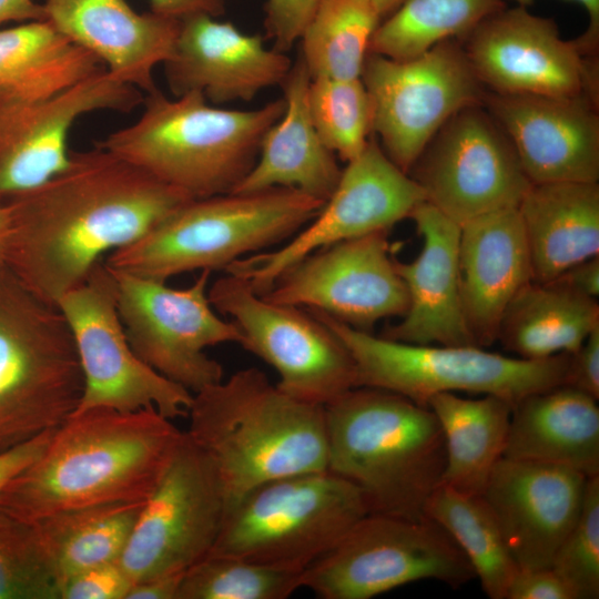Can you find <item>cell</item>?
Here are the masks:
<instances>
[{"mask_svg":"<svg viewBox=\"0 0 599 599\" xmlns=\"http://www.w3.org/2000/svg\"><path fill=\"white\" fill-rule=\"evenodd\" d=\"M190 200L98 144L71 151L65 169L6 204L11 232L4 267L57 306L104 253L136 241Z\"/></svg>","mask_w":599,"mask_h":599,"instance_id":"1","label":"cell"},{"mask_svg":"<svg viewBox=\"0 0 599 599\" xmlns=\"http://www.w3.org/2000/svg\"><path fill=\"white\" fill-rule=\"evenodd\" d=\"M182 435L155 408L73 414L4 486L0 510L33 522L77 508L145 501Z\"/></svg>","mask_w":599,"mask_h":599,"instance_id":"2","label":"cell"},{"mask_svg":"<svg viewBox=\"0 0 599 599\" xmlns=\"http://www.w3.org/2000/svg\"><path fill=\"white\" fill-rule=\"evenodd\" d=\"M187 436L210 457L227 506L256 486L327 469L325 406L296 399L255 367L193 394Z\"/></svg>","mask_w":599,"mask_h":599,"instance_id":"3","label":"cell"},{"mask_svg":"<svg viewBox=\"0 0 599 599\" xmlns=\"http://www.w3.org/2000/svg\"><path fill=\"white\" fill-rule=\"evenodd\" d=\"M327 469L354 485L368 514L419 520L441 481L445 439L434 413L357 386L325 406Z\"/></svg>","mask_w":599,"mask_h":599,"instance_id":"4","label":"cell"},{"mask_svg":"<svg viewBox=\"0 0 599 599\" xmlns=\"http://www.w3.org/2000/svg\"><path fill=\"white\" fill-rule=\"evenodd\" d=\"M284 98L252 109L210 104L200 92L144 97L139 119L95 144L192 199L231 193L254 166Z\"/></svg>","mask_w":599,"mask_h":599,"instance_id":"5","label":"cell"},{"mask_svg":"<svg viewBox=\"0 0 599 599\" xmlns=\"http://www.w3.org/2000/svg\"><path fill=\"white\" fill-rule=\"evenodd\" d=\"M323 205L287 187L192 199L136 241L111 252L105 264L159 282L197 270H225L291 238Z\"/></svg>","mask_w":599,"mask_h":599,"instance_id":"6","label":"cell"},{"mask_svg":"<svg viewBox=\"0 0 599 599\" xmlns=\"http://www.w3.org/2000/svg\"><path fill=\"white\" fill-rule=\"evenodd\" d=\"M83 376L61 311L0 270V454L78 408Z\"/></svg>","mask_w":599,"mask_h":599,"instance_id":"7","label":"cell"},{"mask_svg":"<svg viewBox=\"0 0 599 599\" xmlns=\"http://www.w3.org/2000/svg\"><path fill=\"white\" fill-rule=\"evenodd\" d=\"M349 351L356 387L389 390L426 406L440 393L495 395L512 407L525 396L566 384L570 354L525 359L474 345H415L353 328L318 309H307Z\"/></svg>","mask_w":599,"mask_h":599,"instance_id":"8","label":"cell"},{"mask_svg":"<svg viewBox=\"0 0 599 599\" xmlns=\"http://www.w3.org/2000/svg\"><path fill=\"white\" fill-rule=\"evenodd\" d=\"M367 514L358 489L331 470L290 475L229 505L210 552L303 573Z\"/></svg>","mask_w":599,"mask_h":599,"instance_id":"9","label":"cell"},{"mask_svg":"<svg viewBox=\"0 0 599 599\" xmlns=\"http://www.w3.org/2000/svg\"><path fill=\"white\" fill-rule=\"evenodd\" d=\"M474 578L435 521L367 514L302 573V585L322 599H370L419 580L458 588Z\"/></svg>","mask_w":599,"mask_h":599,"instance_id":"10","label":"cell"},{"mask_svg":"<svg viewBox=\"0 0 599 599\" xmlns=\"http://www.w3.org/2000/svg\"><path fill=\"white\" fill-rule=\"evenodd\" d=\"M361 79L372 102V133L405 173L453 114L483 104L488 92L458 39L408 60L368 52Z\"/></svg>","mask_w":599,"mask_h":599,"instance_id":"11","label":"cell"},{"mask_svg":"<svg viewBox=\"0 0 599 599\" xmlns=\"http://www.w3.org/2000/svg\"><path fill=\"white\" fill-rule=\"evenodd\" d=\"M207 296L214 309L232 317L241 346L276 370V385L287 395L326 406L356 387L349 351L305 308L271 302L229 273L209 287Z\"/></svg>","mask_w":599,"mask_h":599,"instance_id":"12","label":"cell"},{"mask_svg":"<svg viewBox=\"0 0 599 599\" xmlns=\"http://www.w3.org/2000/svg\"><path fill=\"white\" fill-rule=\"evenodd\" d=\"M57 306L71 331L83 376L73 414L155 408L172 420L187 415L193 394L144 363L129 344L118 313L115 278L105 263L99 262Z\"/></svg>","mask_w":599,"mask_h":599,"instance_id":"13","label":"cell"},{"mask_svg":"<svg viewBox=\"0 0 599 599\" xmlns=\"http://www.w3.org/2000/svg\"><path fill=\"white\" fill-rule=\"evenodd\" d=\"M111 268V267H110ZM116 307L129 344L149 366L192 394L223 379L222 365L205 349L242 343L232 322L221 318L207 296L210 271L186 288L112 270Z\"/></svg>","mask_w":599,"mask_h":599,"instance_id":"14","label":"cell"},{"mask_svg":"<svg viewBox=\"0 0 599 599\" xmlns=\"http://www.w3.org/2000/svg\"><path fill=\"white\" fill-rule=\"evenodd\" d=\"M226 508L214 464L184 432L119 562L133 583L185 572L212 550Z\"/></svg>","mask_w":599,"mask_h":599,"instance_id":"15","label":"cell"},{"mask_svg":"<svg viewBox=\"0 0 599 599\" xmlns=\"http://www.w3.org/2000/svg\"><path fill=\"white\" fill-rule=\"evenodd\" d=\"M407 174L426 202L459 226L490 212L518 207L532 184L509 138L484 104L453 114Z\"/></svg>","mask_w":599,"mask_h":599,"instance_id":"16","label":"cell"},{"mask_svg":"<svg viewBox=\"0 0 599 599\" xmlns=\"http://www.w3.org/2000/svg\"><path fill=\"white\" fill-rule=\"evenodd\" d=\"M419 185L396 166L375 138L342 170L337 186L317 215L282 247L250 254L224 271L262 295L305 256L333 244L388 231L425 202Z\"/></svg>","mask_w":599,"mask_h":599,"instance_id":"17","label":"cell"},{"mask_svg":"<svg viewBox=\"0 0 599 599\" xmlns=\"http://www.w3.org/2000/svg\"><path fill=\"white\" fill-rule=\"evenodd\" d=\"M475 74L496 94L599 98L598 59L565 40L554 19L508 6L459 39Z\"/></svg>","mask_w":599,"mask_h":599,"instance_id":"18","label":"cell"},{"mask_svg":"<svg viewBox=\"0 0 599 599\" xmlns=\"http://www.w3.org/2000/svg\"><path fill=\"white\" fill-rule=\"evenodd\" d=\"M388 231H377L321 248L284 271L262 294L271 302L318 309L370 333L384 318L402 317L408 295L395 260Z\"/></svg>","mask_w":599,"mask_h":599,"instance_id":"19","label":"cell"},{"mask_svg":"<svg viewBox=\"0 0 599 599\" xmlns=\"http://www.w3.org/2000/svg\"><path fill=\"white\" fill-rule=\"evenodd\" d=\"M143 100L142 91L102 69L42 101L0 109V204L67 167L69 136L79 118L105 110L129 113Z\"/></svg>","mask_w":599,"mask_h":599,"instance_id":"20","label":"cell"},{"mask_svg":"<svg viewBox=\"0 0 599 599\" xmlns=\"http://www.w3.org/2000/svg\"><path fill=\"white\" fill-rule=\"evenodd\" d=\"M588 477L572 468L501 457L483 491L519 569L550 567L573 527Z\"/></svg>","mask_w":599,"mask_h":599,"instance_id":"21","label":"cell"},{"mask_svg":"<svg viewBox=\"0 0 599 599\" xmlns=\"http://www.w3.org/2000/svg\"><path fill=\"white\" fill-rule=\"evenodd\" d=\"M483 104L532 184L599 181V98L487 92Z\"/></svg>","mask_w":599,"mask_h":599,"instance_id":"22","label":"cell"},{"mask_svg":"<svg viewBox=\"0 0 599 599\" xmlns=\"http://www.w3.org/2000/svg\"><path fill=\"white\" fill-rule=\"evenodd\" d=\"M292 65L284 52L266 48L260 35L204 13L180 20L173 53L163 64L174 97L200 92L214 105L251 101L261 91L282 85Z\"/></svg>","mask_w":599,"mask_h":599,"instance_id":"23","label":"cell"},{"mask_svg":"<svg viewBox=\"0 0 599 599\" xmlns=\"http://www.w3.org/2000/svg\"><path fill=\"white\" fill-rule=\"evenodd\" d=\"M42 6L45 20L115 79L146 94L158 90L153 70L172 55L180 20L139 13L125 0H45Z\"/></svg>","mask_w":599,"mask_h":599,"instance_id":"24","label":"cell"},{"mask_svg":"<svg viewBox=\"0 0 599 599\" xmlns=\"http://www.w3.org/2000/svg\"><path fill=\"white\" fill-rule=\"evenodd\" d=\"M422 238L410 262L395 261L408 306L400 321L386 328L385 338L415 345H474L460 297L458 242L460 226L426 201L410 213Z\"/></svg>","mask_w":599,"mask_h":599,"instance_id":"25","label":"cell"},{"mask_svg":"<svg viewBox=\"0 0 599 599\" xmlns=\"http://www.w3.org/2000/svg\"><path fill=\"white\" fill-rule=\"evenodd\" d=\"M458 268L468 331L477 346H490L497 342L507 306L532 281L517 207L490 212L460 225Z\"/></svg>","mask_w":599,"mask_h":599,"instance_id":"26","label":"cell"},{"mask_svg":"<svg viewBox=\"0 0 599 599\" xmlns=\"http://www.w3.org/2000/svg\"><path fill=\"white\" fill-rule=\"evenodd\" d=\"M311 80L300 57L282 84L285 111L266 131L254 166L233 192L287 187L324 203L332 195L343 169L312 122L307 104Z\"/></svg>","mask_w":599,"mask_h":599,"instance_id":"27","label":"cell"},{"mask_svg":"<svg viewBox=\"0 0 599 599\" xmlns=\"http://www.w3.org/2000/svg\"><path fill=\"white\" fill-rule=\"evenodd\" d=\"M597 402L567 384L525 396L512 407L502 457L599 475Z\"/></svg>","mask_w":599,"mask_h":599,"instance_id":"28","label":"cell"},{"mask_svg":"<svg viewBox=\"0 0 599 599\" xmlns=\"http://www.w3.org/2000/svg\"><path fill=\"white\" fill-rule=\"evenodd\" d=\"M532 281L555 280L599 255V183L531 184L518 207Z\"/></svg>","mask_w":599,"mask_h":599,"instance_id":"29","label":"cell"},{"mask_svg":"<svg viewBox=\"0 0 599 599\" xmlns=\"http://www.w3.org/2000/svg\"><path fill=\"white\" fill-rule=\"evenodd\" d=\"M597 325L598 300L556 280L531 281L507 306L497 341L516 357L544 359L576 352Z\"/></svg>","mask_w":599,"mask_h":599,"instance_id":"30","label":"cell"},{"mask_svg":"<svg viewBox=\"0 0 599 599\" xmlns=\"http://www.w3.org/2000/svg\"><path fill=\"white\" fill-rule=\"evenodd\" d=\"M427 407L436 416L445 439L446 463L440 484L481 496L488 478L504 456L512 405L495 395L466 398L440 393Z\"/></svg>","mask_w":599,"mask_h":599,"instance_id":"31","label":"cell"},{"mask_svg":"<svg viewBox=\"0 0 599 599\" xmlns=\"http://www.w3.org/2000/svg\"><path fill=\"white\" fill-rule=\"evenodd\" d=\"M143 502L77 508L32 522L58 595L60 583L69 577L120 559Z\"/></svg>","mask_w":599,"mask_h":599,"instance_id":"32","label":"cell"},{"mask_svg":"<svg viewBox=\"0 0 599 599\" xmlns=\"http://www.w3.org/2000/svg\"><path fill=\"white\" fill-rule=\"evenodd\" d=\"M425 517L453 538L468 559L484 592L491 599H506L518 567L483 496L439 484L427 500Z\"/></svg>","mask_w":599,"mask_h":599,"instance_id":"33","label":"cell"},{"mask_svg":"<svg viewBox=\"0 0 599 599\" xmlns=\"http://www.w3.org/2000/svg\"><path fill=\"white\" fill-rule=\"evenodd\" d=\"M380 21L373 0H317L300 38L311 79L361 78Z\"/></svg>","mask_w":599,"mask_h":599,"instance_id":"34","label":"cell"},{"mask_svg":"<svg viewBox=\"0 0 599 599\" xmlns=\"http://www.w3.org/2000/svg\"><path fill=\"white\" fill-rule=\"evenodd\" d=\"M507 6L504 0H403L380 21L369 52L394 60L420 55L448 39H461Z\"/></svg>","mask_w":599,"mask_h":599,"instance_id":"35","label":"cell"},{"mask_svg":"<svg viewBox=\"0 0 599 599\" xmlns=\"http://www.w3.org/2000/svg\"><path fill=\"white\" fill-rule=\"evenodd\" d=\"M302 573L209 552L183 575L177 599H285Z\"/></svg>","mask_w":599,"mask_h":599,"instance_id":"36","label":"cell"},{"mask_svg":"<svg viewBox=\"0 0 599 599\" xmlns=\"http://www.w3.org/2000/svg\"><path fill=\"white\" fill-rule=\"evenodd\" d=\"M312 122L323 143L346 163L372 134V102L361 78L314 79L307 92Z\"/></svg>","mask_w":599,"mask_h":599,"instance_id":"37","label":"cell"},{"mask_svg":"<svg viewBox=\"0 0 599 599\" xmlns=\"http://www.w3.org/2000/svg\"><path fill=\"white\" fill-rule=\"evenodd\" d=\"M0 599H59L32 522L0 510Z\"/></svg>","mask_w":599,"mask_h":599,"instance_id":"38","label":"cell"},{"mask_svg":"<svg viewBox=\"0 0 599 599\" xmlns=\"http://www.w3.org/2000/svg\"><path fill=\"white\" fill-rule=\"evenodd\" d=\"M550 567L576 599L599 597V475L588 477L579 516Z\"/></svg>","mask_w":599,"mask_h":599,"instance_id":"39","label":"cell"},{"mask_svg":"<svg viewBox=\"0 0 599 599\" xmlns=\"http://www.w3.org/2000/svg\"><path fill=\"white\" fill-rule=\"evenodd\" d=\"M105 69L89 51L70 44L63 51L0 81V109L35 103Z\"/></svg>","mask_w":599,"mask_h":599,"instance_id":"40","label":"cell"},{"mask_svg":"<svg viewBox=\"0 0 599 599\" xmlns=\"http://www.w3.org/2000/svg\"><path fill=\"white\" fill-rule=\"evenodd\" d=\"M70 44L47 20L0 30V81L63 51Z\"/></svg>","mask_w":599,"mask_h":599,"instance_id":"41","label":"cell"},{"mask_svg":"<svg viewBox=\"0 0 599 599\" xmlns=\"http://www.w3.org/2000/svg\"><path fill=\"white\" fill-rule=\"evenodd\" d=\"M133 580L122 565L111 561L82 570L59 586V599H126Z\"/></svg>","mask_w":599,"mask_h":599,"instance_id":"42","label":"cell"},{"mask_svg":"<svg viewBox=\"0 0 599 599\" xmlns=\"http://www.w3.org/2000/svg\"><path fill=\"white\" fill-rule=\"evenodd\" d=\"M316 4L317 0L266 1L265 28L276 50L285 52L300 40Z\"/></svg>","mask_w":599,"mask_h":599,"instance_id":"43","label":"cell"},{"mask_svg":"<svg viewBox=\"0 0 599 599\" xmlns=\"http://www.w3.org/2000/svg\"><path fill=\"white\" fill-rule=\"evenodd\" d=\"M506 599H576L551 567L517 569Z\"/></svg>","mask_w":599,"mask_h":599,"instance_id":"44","label":"cell"},{"mask_svg":"<svg viewBox=\"0 0 599 599\" xmlns=\"http://www.w3.org/2000/svg\"><path fill=\"white\" fill-rule=\"evenodd\" d=\"M567 385L599 399V325L570 354Z\"/></svg>","mask_w":599,"mask_h":599,"instance_id":"45","label":"cell"},{"mask_svg":"<svg viewBox=\"0 0 599 599\" xmlns=\"http://www.w3.org/2000/svg\"><path fill=\"white\" fill-rule=\"evenodd\" d=\"M54 430L55 428L47 430L0 454V493L13 477L32 464L44 451Z\"/></svg>","mask_w":599,"mask_h":599,"instance_id":"46","label":"cell"},{"mask_svg":"<svg viewBox=\"0 0 599 599\" xmlns=\"http://www.w3.org/2000/svg\"><path fill=\"white\" fill-rule=\"evenodd\" d=\"M151 11L164 17L181 20L185 17L204 13L212 17L223 14L225 0H149Z\"/></svg>","mask_w":599,"mask_h":599,"instance_id":"47","label":"cell"},{"mask_svg":"<svg viewBox=\"0 0 599 599\" xmlns=\"http://www.w3.org/2000/svg\"><path fill=\"white\" fill-rule=\"evenodd\" d=\"M555 280L579 294L598 300L599 255L575 264Z\"/></svg>","mask_w":599,"mask_h":599,"instance_id":"48","label":"cell"},{"mask_svg":"<svg viewBox=\"0 0 599 599\" xmlns=\"http://www.w3.org/2000/svg\"><path fill=\"white\" fill-rule=\"evenodd\" d=\"M183 573L134 582L126 599H177Z\"/></svg>","mask_w":599,"mask_h":599,"instance_id":"49","label":"cell"},{"mask_svg":"<svg viewBox=\"0 0 599 599\" xmlns=\"http://www.w3.org/2000/svg\"><path fill=\"white\" fill-rule=\"evenodd\" d=\"M516 6L528 8L535 0H504ZM583 7L589 17L586 31L576 38L581 51L589 58L598 59L599 52V0H571Z\"/></svg>","mask_w":599,"mask_h":599,"instance_id":"50","label":"cell"},{"mask_svg":"<svg viewBox=\"0 0 599 599\" xmlns=\"http://www.w3.org/2000/svg\"><path fill=\"white\" fill-rule=\"evenodd\" d=\"M45 20L43 6L34 0H0V24L8 21Z\"/></svg>","mask_w":599,"mask_h":599,"instance_id":"51","label":"cell"},{"mask_svg":"<svg viewBox=\"0 0 599 599\" xmlns=\"http://www.w3.org/2000/svg\"><path fill=\"white\" fill-rule=\"evenodd\" d=\"M11 232V215L8 205L0 204V270L4 267Z\"/></svg>","mask_w":599,"mask_h":599,"instance_id":"52","label":"cell"},{"mask_svg":"<svg viewBox=\"0 0 599 599\" xmlns=\"http://www.w3.org/2000/svg\"><path fill=\"white\" fill-rule=\"evenodd\" d=\"M402 1L403 0H373L382 19L390 14Z\"/></svg>","mask_w":599,"mask_h":599,"instance_id":"53","label":"cell"}]
</instances>
